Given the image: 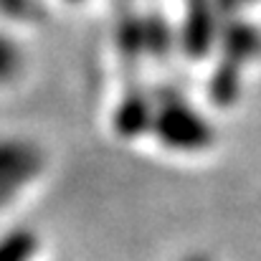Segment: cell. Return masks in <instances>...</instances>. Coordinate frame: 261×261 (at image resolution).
Masks as SVG:
<instances>
[{"instance_id":"1","label":"cell","mask_w":261,"mask_h":261,"mask_svg":"<svg viewBox=\"0 0 261 261\" xmlns=\"http://www.w3.org/2000/svg\"><path fill=\"white\" fill-rule=\"evenodd\" d=\"M152 132L158 140L177 152H200L213 142V127L205 117L182 101H165L155 112Z\"/></svg>"},{"instance_id":"2","label":"cell","mask_w":261,"mask_h":261,"mask_svg":"<svg viewBox=\"0 0 261 261\" xmlns=\"http://www.w3.org/2000/svg\"><path fill=\"white\" fill-rule=\"evenodd\" d=\"M41 168L36 150H31L28 145H18V142H8L3 147V160H0V188H3V198L8 200L10 193L23 185L31 175Z\"/></svg>"},{"instance_id":"3","label":"cell","mask_w":261,"mask_h":261,"mask_svg":"<svg viewBox=\"0 0 261 261\" xmlns=\"http://www.w3.org/2000/svg\"><path fill=\"white\" fill-rule=\"evenodd\" d=\"M216 36V20L208 0H195L182 25V46L190 56H205Z\"/></svg>"},{"instance_id":"4","label":"cell","mask_w":261,"mask_h":261,"mask_svg":"<svg viewBox=\"0 0 261 261\" xmlns=\"http://www.w3.org/2000/svg\"><path fill=\"white\" fill-rule=\"evenodd\" d=\"M155 124V109L150 107L147 96L142 94H129L114 114V129L122 137H137L145 129H152Z\"/></svg>"},{"instance_id":"5","label":"cell","mask_w":261,"mask_h":261,"mask_svg":"<svg viewBox=\"0 0 261 261\" xmlns=\"http://www.w3.org/2000/svg\"><path fill=\"white\" fill-rule=\"evenodd\" d=\"M223 43H226L228 56L236 59V61H246L249 56H254L261 48L259 46L261 41H259V36H256V31L249 28L246 23H244V25H241V23L228 25V31H226V36H223Z\"/></svg>"},{"instance_id":"6","label":"cell","mask_w":261,"mask_h":261,"mask_svg":"<svg viewBox=\"0 0 261 261\" xmlns=\"http://www.w3.org/2000/svg\"><path fill=\"white\" fill-rule=\"evenodd\" d=\"M38 249V239L25 231V228H18V231H10L3 241V261H28Z\"/></svg>"},{"instance_id":"7","label":"cell","mask_w":261,"mask_h":261,"mask_svg":"<svg viewBox=\"0 0 261 261\" xmlns=\"http://www.w3.org/2000/svg\"><path fill=\"white\" fill-rule=\"evenodd\" d=\"M239 94V74H236V66L226 64L216 71L213 82H211V96L213 101H218L221 107H228Z\"/></svg>"},{"instance_id":"8","label":"cell","mask_w":261,"mask_h":261,"mask_svg":"<svg viewBox=\"0 0 261 261\" xmlns=\"http://www.w3.org/2000/svg\"><path fill=\"white\" fill-rule=\"evenodd\" d=\"M185 261H208L205 256H190V259H185Z\"/></svg>"}]
</instances>
